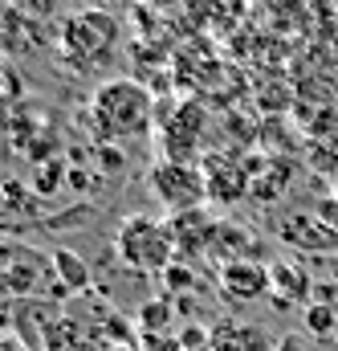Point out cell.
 Here are the masks:
<instances>
[{"mask_svg": "<svg viewBox=\"0 0 338 351\" xmlns=\"http://www.w3.org/2000/svg\"><path fill=\"white\" fill-rule=\"evenodd\" d=\"M53 269L66 282V290H86L90 286V265L78 254H70V250H53Z\"/></svg>", "mask_w": 338, "mask_h": 351, "instance_id": "obj_8", "label": "cell"}, {"mask_svg": "<svg viewBox=\"0 0 338 351\" xmlns=\"http://www.w3.org/2000/svg\"><path fill=\"white\" fill-rule=\"evenodd\" d=\"M335 343H338V331H335Z\"/></svg>", "mask_w": 338, "mask_h": 351, "instance_id": "obj_18", "label": "cell"}, {"mask_svg": "<svg viewBox=\"0 0 338 351\" xmlns=\"http://www.w3.org/2000/svg\"><path fill=\"white\" fill-rule=\"evenodd\" d=\"M306 331H314V335H335L338 331V315L330 302H310L306 306Z\"/></svg>", "mask_w": 338, "mask_h": 351, "instance_id": "obj_9", "label": "cell"}, {"mask_svg": "<svg viewBox=\"0 0 338 351\" xmlns=\"http://www.w3.org/2000/svg\"><path fill=\"white\" fill-rule=\"evenodd\" d=\"M183 348V343H179V339H159V335H155V331H143V351H179Z\"/></svg>", "mask_w": 338, "mask_h": 351, "instance_id": "obj_12", "label": "cell"}, {"mask_svg": "<svg viewBox=\"0 0 338 351\" xmlns=\"http://www.w3.org/2000/svg\"><path fill=\"white\" fill-rule=\"evenodd\" d=\"M118 37V21L106 8H86L62 21V53L74 62H94L102 58Z\"/></svg>", "mask_w": 338, "mask_h": 351, "instance_id": "obj_3", "label": "cell"}, {"mask_svg": "<svg viewBox=\"0 0 338 351\" xmlns=\"http://www.w3.org/2000/svg\"><path fill=\"white\" fill-rule=\"evenodd\" d=\"M164 282H168V290H187V286H196V274H192L187 265L171 262L168 269H164Z\"/></svg>", "mask_w": 338, "mask_h": 351, "instance_id": "obj_11", "label": "cell"}, {"mask_svg": "<svg viewBox=\"0 0 338 351\" xmlns=\"http://www.w3.org/2000/svg\"><path fill=\"white\" fill-rule=\"evenodd\" d=\"M57 180H62V164H53V172H41V188H57Z\"/></svg>", "mask_w": 338, "mask_h": 351, "instance_id": "obj_15", "label": "cell"}, {"mask_svg": "<svg viewBox=\"0 0 338 351\" xmlns=\"http://www.w3.org/2000/svg\"><path fill=\"white\" fill-rule=\"evenodd\" d=\"M168 315H171L168 298H164V302H147V306L139 311V319H143V327H147V331H159V327L168 323Z\"/></svg>", "mask_w": 338, "mask_h": 351, "instance_id": "obj_10", "label": "cell"}, {"mask_svg": "<svg viewBox=\"0 0 338 351\" xmlns=\"http://www.w3.org/2000/svg\"><path fill=\"white\" fill-rule=\"evenodd\" d=\"M330 147L338 152V123H335V135H330Z\"/></svg>", "mask_w": 338, "mask_h": 351, "instance_id": "obj_16", "label": "cell"}, {"mask_svg": "<svg viewBox=\"0 0 338 351\" xmlns=\"http://www.w3.org/2000/svg\"><path fill=\"white\" fill-rule=\"evenodd\" d=\"M114 245H118L122 262L139 265V269H159V274L171 265V250H175L171 233L151 217H127L118 237H114Z\"/></svg>", "mask_w": 338, "mask_h": 351, "instance_id": "obj_2", "label": "cell"}, {"mask_svg": "<svg viewBox=\"0 0 338 351\" xmlns=\"http://www.w3.org/2000/svg\"><path fill=\"white\" fill-rule=\"evenodd\" d=\"M204 184H208L212 200L220 196L224 204H233L249 188V168H237V160H229V156H212L208 168H204Z\"/></svg>", "mask_w": 338, "mask_h": 351, "instance_id": "obj_6", "label": "cell"}, {"mask_svg": "<svg viewBox=\"0 0 338 351\" xmlns=\"http://www.w3.org/2000/svg\"><path fill=\"white\" fill-rule=\"evenodd\" d=\"M269 278H273V290H277V306L310 298V278H306V269L298 262H273L269 265Z\"/></svg>", "mask_w": 338, "mask_h": 351, "instance_id": "obj_7", "label": "cell"}, {"mask_svg": "<svg viewBox=\"0 0 338 351\" xmlns=\"http://www.w3.org/2000/svg\"><path fill=\"white\" fill-rule=\"evenodd\" d=\"M98 156H102L106 172H122V152H114V143H102V147H98Z\"/></svg>", "mask_w": 338, "mask_h": 351, "instance_id": "obj_13", "label": "cell"}, {"mask_svg": "<svg viewBox=\"0 0 338 351\" xmlns=\"http://www.w3.org/2000/svg\"><path fill=\"white\" fill-rule=\"evenodd\" d=\"M90 123L102 135V143H135L151 131L155 102H151L147 86H139L131 78H114V82L94 90Z\"/></svg>", "mask_w": 338, "mask_h": 351, "instance_id": "obj_1", "label": "cell"}, {"mask_svg": "<svg viewBox=\"0 0 338 351\" xmlns=\"http://www.w3.org/2000/svg\"><path fill=\"white\" fill-rule=\"evenodd\" d=\"M147 184H151V192H155V196L168 204L171 213L196 208V204L208 196L204 168H192V164H179V160H164L159 168H151Z\"/></svg>", "mask_w": 338, "mask_h": 351, "instance_id": "obj_4", "label": "cell"}, {"mask_svg": "<svg viewBox=\"0 0 338 351\" xmlns=\"http://www.w3.org/2000/svg\"><path fill=\"white\" fill-rule=\"evenodd\" d=\"M114 351H139V348H114Z\"/></svg>", "mask_w": 338, "mask_h": 351, "instance_id": "obj_17", "label": "cell"}, {"mask_svg": "<svg viewBox=\"0 0 338 351\" xmlns=\"http://www.w3.org/2000/svg\"><path fill=\"white\" fill-rule=\"evenodd\" d=\"M0 351H29V343H25L21 335H8V331H0Z\"/></svg>", "mask_w": 338, "mask_h": 351, "instance_id": "obj_14", "label": "cell"}, {"mask_svg": "<svg viewBox=\"0 0 338 351\" xmlns=\"http://www.w3.org/2000/svg\"><path fill=\"white\" fill-rule=\"evenodd\" d=\"M220 290H224V298H233V302H253L261 294H269L273 290V278H269V265L261 262H229L220 269Z\"/></svg>", "mask_w": 338, "mask_h": 351, "instance_id": "obj_5", "label": "cell"}]
</instances>
